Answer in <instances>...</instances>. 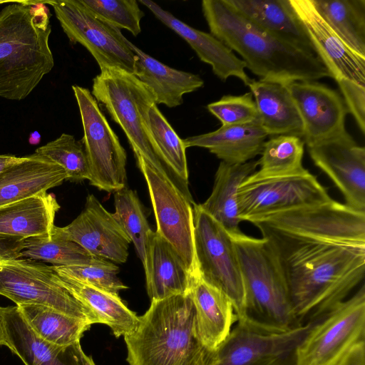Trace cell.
I'll return each instance as SVG.
<instances>
[{
	"label": "cell",
	"instance_id": "obj_43",
	"mask_svg": "<svg viewBox=\"0 0 365 365\" xmlns=\"http://www.w3.org/2000/svg\"><path fill=\"white\" fill-rule=\"evenodd\" d=\"M337 365H365V341L355 345Z\"/></svg>",
	"mask_w": 365,
	"mask_h": 365
},
{
	"label": "cell",
	"instance_id": "obj_6",
	"mask_svg": "<svg viewBox=\"0 0 365 365\" xmlns=\"http://www.w3.org/2000/svg\"><path fill=\"white\" fill-rule=\"evenodd\" d=\"M91 94L122 128L135 155L142 156L192 200L188 186L164 163L153 141L148 120L156 104L153 91L133 73L108 68L93 78Z\"/></svg>",
	"mask_w": 365,
	"mask_h": 365
},
{
	"label": "cell",
	"instance_id": "obj_42",
	"mask_svg": "<svg viewBox=\"0 0 365 365\" xmlns=\"http://www.w3.org/2000/svg\"><path fill=\"white\" fill-rule=\"evenodd\" d=\"M25 239L0 235V264L21 258Z\"/></svg>",
	"mask_w": 365,
	"mask_h": 365
},
{
	"label": "cell",
	"instance_id": "obj_16",
	"mask_svg": "<svg viewBox=\"0 0 365 365\" xmlns=\"http://www.w3.org/2000/svg\"><path fill=\"white\" fill-rule=\"evenodd\" d=\"M51 235L74 242L92 256L117 264L125 262L129 255L130 237L114 214L92 194L81 214L66 227L54 226Z\"/></svg>",
	"mask_w": 365,
	"mask_h": 365
},
{
	"label": "cell",
	"instance_id": "obj_2",
	"mask_svg": "<svg viewBox=\"0 0 365 365\" xmlns=\"http://www.w3.org/2000/svg\"><path fill=\"white\" fill-rule=\"evenodd\" d=\"M202 11L210 34L237 53L259 80L288 84L331 78L317 56L255 26L225 0H203Z\"/></svg>",
	"mask_w": 365,
	"mask_h": 365
},
{
	"label": "cell",
	"instance_id": "obj_46",
	"mask_svg": "<svg viewBox=\"0 0 365 365\" xmlns=\"http://www.w3.org/2000/svg\"><path fill=\"white\" fill-rule=\"evenodd\" d=\"M1 345H5V341H4L3 330H2L1 323H0V346Z\"/></svg>",
	"mask_w": 365,
	"mask_h": 365
},
{
	"label": "cell",
	"instance_id": "obj_38",
	"mask_svg": "<svg viewBox=\"0 0 365 365\" xmlns=\"http://www.w3.org/2000/svg\"><path fill=\"white\" fill-rule=\"evenodd\" d=\"M59 275L67 277L99 289L118 295L120 290L128 289L118 277L119 267L99 257H94L89 264L73 266H53Z\"/></svg>",
	"mask_w": 365,
	"mask_h": 365
},
{
	"label": "cell",
	"instance_id": "obj_21",
	"mask_svg": "<svg viewBox=\"0 0 365 365\" xmlns=\"http://www.w3.org/2000/svg\"><path fill=\"white\" fill-rule=\"evenodd\" d=\"M66 179L63 168L47 158L24 156L0 173V207L46 192Z\"/></svg>",
	"mask_w": 365,
	"mask_h": 365
},
{
	"label": "cell",
	"instance_id": "obj_11",
	"mask_svg": "<svg viewBox=\"0 0 365 365\" xmlns=\"http://www.w3.org/2000/svg\"><path fill=\"white\" fill-rule=\"evenodd\" d=\"M51 5L71 43H80L101 70L118 68L133 73L136 59L120 30L95 15L81 0L45 1Z\"/></svg>",
	"mask_w": 365,
	"mask_h": 365
},
{
	"label": "cell",
	"instance_id": "obj_5",
	"mask_svg": "<svg viewBox=\"0 0 365 365\" xmlns=\"http://www.w3.org/2000/svg\"><path fill=\"white\" fill-rule=\"evenodd\" d=\"M230 235L245 291L244 317L237 324L265 334L282 333L303 324L294 311L287 282L268 242L242 232Z\"/></svg>",
	"mask_w": 365,
	"mask_h": 365
},
{
	"label": "cell",
	"instance_id": "obj_26",
	"mask_svg": "<svg viewBox=\"0 0 365 365\" xmlns=\"http://www.w3.org/2000/svg\"><path fill=\"white\" fill-rule=\"evenodd\" d=\"M190 292L199 336L205 346L217 350L229 336L232 324L237 322L232 303L199 275L193 280Z\"/></svg>",
	"mask_w": 365,
	"mask_h": 365
},
{
	"label": "cell",
	"instance_id": "obj_36",
	"mask_svg": "<svg viewBox=\"0 0 365 365\" xmlns=\"http://www.w3.org/2000/svg\"><path fill=\"white\" fill-rule=\"evenodd\" d=\"M94 257L77 243L52 235L25 239L21 252V258L43 261L53 266L89 264Z\"/></svg>",
	"mask_w": 365,
	"mask_h": 365
},
{
	"label": "cell",
	"instance_id": "obj_29",
	"mask_svg": "<svg viewBox=\"0 0 365 365\" xmlns=\"http://www.w3.org/2000/svg\"><path fill=\"white\" fill-rule=\"evenodd\" d=\"M257 160L242 164L221 161L215 175L210 195L200 207L230 235L240 233L237 194L243 181L256 171Z\"/></svg>",
	"mask_w": 365,
	"mask_h": 365
},
{
	"label": "cell",
	"instance_id": "obj_14",
	"mask_svg": "<svg viewBox=\"0 0 365 365\" xmlns=\"http://www.w3.org/2000/svg\"><path fill=\"white\" fill-rule=\"evenodd\" d=\"M326 314L276 334L256 331L237 324L217 348L214 365H295L299 345Z\"/></svg>",
	"mask_w": 365,
	"mask_h": 365
},
{
	"label": "cell",
	"instance_id": "obj_23",
	"mask_svg": "<svg viewBox=\"0 0 365 365\" xmlns=\"http://www.w3.org/2000/svg\"><path fill=\"white\" fill-rule=\"evenodd\" d=\"M269 137L259 120L233 125L183 139L186 148H204L228 164H242L260 155Z\"/></svg>",
	"mask_w": 365,
	"mask_h": 365
},
{
	"label": "cell",
	"instance_id": "obj_44",
	"mask_svg": "<svg viewBox=\"0 0 365 365\" xmlns=\"http://www.w3.org/2000/svg\"><path fill=\"white\" fill-rule=\"evenodd\" d=\"M24 157H17L12 155H0V173L8 167L17 163L22 160Z\"/></svg>",
	"mask_w": 365,
	"mask_h": 365
},
{
	"label": "cell",
	"instance_id": "obj_37",
	"mask_svg": "<svg viewBox=\"0 0 365 365\" xmlns=\"http://www.w3.org/2000/svg\"><path fill=\"white\" fill-rule=\"evenodd\" d=\"M35 153L62 167L67 175L66 180L80 182L89 180L90 170L83 145L73 135L62 133L56 139L38 148Z\"/></svg>",
	"mask_w": 365,
	"mask_h": 365
},
{
	"label": "cell",
	"instance_id": "obj_17",
	"mask_svg": "<svg viewBox=\"0 0 365 365\" xmlns=\"http://www.w3.org/2000/svg\"><path fill=\"white\" fill-rule=\"evenodd\" d=\"M289 3L331 78L365 86V57L351 49L335 33L312 0H289Z\"/></svg>",
	"mask_w": 365,
	"mask_h": 365
},
{
	"label": "cell",
	"instance_id": "obj_8",
	"mask_svg": "<svg viewBox=\"0 0 365 365\" xmlns=\"http://www.w3.org/2000/svg\"><path fill=\"white\" fill-rule=\"evenodd\" d=\"M362 341H365L364 284L312 329L297 349L295 365H337Z\"/></svg>",
	"mask_w": 365,
	"mask_h": 365
},
{
	"label": "cell",
	"instance_id": "obj_13",
	"mask_svg": "<svg viewBox=\"0 0 365 365\" xmlns=\"http://www.w3.org/2000/svg\"><path fill=\"white\" fill-rule=\"evenodd\" d=\"M333 200L309 171L301 175L244 180L237 194L239 216L249 221L263 215Z\"/></svg>",
	"mask_w": 365,
	"mask_h": 365
},
{
	"label": "cell",
	"instance_id": "obj_40",
	"mask_svg": "<svg viewBox=\"0 0 365 365\" xmlns=\"http://www.w3.org/2000/svg\"><path fill=\"white\" fill-rule=\"evenodd\" d=\"M222 125L245 124L259 120L257 106L252 94L248 92L240 96L225 95L207 106Z\"/></svg>",
	"mask_w": 365,
	"mask_h": 365
},
{
	"label": "cell",
	"instance_id": "obj_20",
	"mask_svg": "<svg viewBox=\"0 0 365 365\" xmlns=\"http://www.w3.org/2000/svg\"><path fill=\"white\" fill-rule=\"evenodd\" d=\"M163 24L182 37L198 58L212 67L221 81L230 77L239 78L246 86L252 78L245 71L246 64L234 52L212 34L194 29L150 0H139Z\"/></svg>",
	"mask_w": 365,
	"mask_h": 365
},
{
	"label": "cell",
	"instance_id": "obj_47",
	"mask_svg": "<svg viewBox=\"0 0 365 365\" xmlns=\"http://www.w3.org/2000/svg\"><path fill=\"white\" fill-rule=\"evenodd\" d=\"M12 1H6V0H5V1H1V0H0V4H6V3H11V2H12Z\"/></svg>",
	"mask_w": 365,
	"mask_h": 365
},
{
	"label": "cell",
	"instance_id": "obj_19",
	"mask_svg": "<svg viewBox=\"0 0 365 365\" xmlns=\"http://www.w3.org/2000/svg\"><path fill=\"white\" fill-rule=\"evenodd\" d=\"M0 323L5 345L25 365H96L84 354L80 342L61 346L37 336L24 321L17 306L0 307Z\"/></svg>",
	"mask_w": 365,
	"mask_h": 365
},
{
	"label": "cell",
	"instance_id": "obj_28",
	"mask_svg": "<svg viewBox=\"0 0 365 365\" xmlns=\"http://www.w3.org/2000/svg\"><path fill=\"white\" fill-rule=\"evenodd\" d=\"M55 196L46 192L0 207V235L24 239L51 237L56 212Z\"/></svg>",
	"mask_w": 365,
	"mask_h": 365
},
{
	"label": "cell",
	"instance_id": "obj_12",
	"mask_svg": "<svg viewBox=\"0 0 365 365\" xmlns=\"http://www.w3.org/2000/svg\"><path fill=\"white\" fill-rule=\"evenodd\" d=\"M135 156L148 185L157 224L155 232L173 247L195 279L198 272L191 205L194 201L190 200L142 156Z\"/></svg>",
	"mask_w": 365,
	"mask_h": 365
},
{
	"label": "cell",
	"instance_id": "obj_1",
	"mask_svg": "<svg viewBox=\"0 0 365 365\" xmlns=\"http://www.w3.org/2000/svg\"><path fill=\"white\" fill-rule=\"evenodd\" d=\"M248 222L269 244L305 323L344 301L365 274V211L334 200Z\"/></svg>",
	"mask_w": 365,
	"mask_h": 365
},
{
	"label": "cell",
	"instance_id": "obj_30",
	"mask_svg": "<svg viewBox=\"0 0 365 365\" xmlns=\"http://www.w3.org/2000/svg\"><path fill=\"white\" fill-rule=\"evenodd\" d=\"M56 279L73 297L93 312L100 319L101 324L108 325L117 338L130 334L137 327L138 317L128 308L118 295L56 272Z\"/></svg>",
	"mask_w": 365,
	"mask_h": 365
},
{
	"label": "cell",
	"instance_id": "obj_15",
	"mask_svg": "<svg viewBox=\"0 0 365 365\" xmlns=\"http://www.w3.org/2000/svg\"><path fill=\"white\" fill-rule=\"evenodd\" d=\"M314 164L343 195L348 206L365 211V148L344 132L307 145Z\"/></svg>",
	"mask_w": 365,
	"mask_h": 365
},
{
	"label": "cell",
	"instance_id": "obj_27",
	"mask_svg": "<svg viewBox=\"0 0 365 365\" xmlns=\"http://www.w3.org/2000/svg\"><path fill=\"white\" fill-rule=\"evenodd\" d=\"M128 44L136 56L133 74L153 91L156 105L178 106L183 102V95L203 86L204 81L198 75L168 66L130 41Z\"/></svg>",
	"mask_w": 365,
	"mask_h": 365
},
{
	"label": "cell",
	"instance_id": "obj_33",
	"mask_svg": "<svg viewBox=\"0 0 365 365\" xmlns=\"http://www.w3.org/2000/svg\"><path fill=\"white\" fill-rule=\"evenodd\" d=\"M335 33L365 57V0H312Z\"/></svg>",
	"mask_w": 365,
	"mask_h": 365
},
{
	"label": "cell",
	"instance_id": "obj_22",
	"mask_svg": "<svg viewBox=\"0 0 365 365\" xmlns=\"http://www.w3.org/2000/svg\"><path fill=\"white\" fill-rule=\"evenodd\" d=\"M225 1L241 16L259 28L303 51L317 56L289 0H225Z\"/></svg>",
	"mask_w": 365,
	"mask_h": 365
},
{
	"label": "cell",
	"instance_id": "obj_35",
	"mask_svg": "<svg viewBox=\"0 0 365 365\" xmlns=\"http://www.w3.org/2000/svg\"><path fill=\"white\" fill-rule=\"evenodd\" d=\"M148 127L156 150L167 167L188 185L186 148L182 140L153 105L148 111Z\"/></svg>",
	"mask_w": 365,
	"mask_h": 365
},
{
	"label": "cell",
	"instance_id": "obj_25",
	"mask_svg": "<svg viewBox=\"0 0 365 365\" xmlns=\"http://www.w3.org/2000/svg\"><path fill=\"white\" fill-rule=\"evenodd\" d=\"M247 86L259 123L269 136L293 135L302 138L303 123L287 84L252 79Z\"/></svg>",
	"mask_w": 365,
	"mask_h": 365
},
{
	"label": "cell",
	"instance_id": "obj_39",
	"mask_svg": "<svg viewBox=\"0 0 365 365\" xmlns=\"http://www.w3.org/2000/svg\"><path fill=\"white\" fill-rule=\"evenodd\" d=\"M95 15L120 30L136 36L141 32L140 21L145 14L136 0H81Z\"/></svg>",
	"mask_w": 365,
	"mask_h": 365
},
{
	"label": "cell",
	"instance_id": "obj_7",
	"mask_svg": "<svg viewBox=\"0 0 365 365\" xmlns=\"http://www.w3.org/2000/svg\"><path fill=\"white\" fill-rule=\"evenodd\" d=\"M194 244L198 275L232 302L237 323L244 317L245 291L229 233L200 204L193 203Z\"/></svg>",
	"mask_w": 365,
	"mask_h": 365
},
{
	"label": "cell",
	"instance_id": "obj_4",
	"mask_svg": "<svg viewBox=\"0 0 365 365\" xmlns=\"http://www.w3.org/2000/svg\"><path fill=\"white\" fill-rule=\"evenodd\" d=\"M50 14L43 1H13L0 11V97L26 98L53 68Z\"/></svg>",
	"mask_w": 365,
	"mask_h": 365
},
{
	"label": "cell",
	"instance_id": "obj_24",
	"mask_svg": "<svg viewBox=\"0 0 365 365\" xmlns=\"http://www.w3.org/2000/svg\"><path fill=\"white\" fill-rule=\"evenodd\" d=\"M144 270L151 301L188 293L195 279L173 247L155 232Z\"/></svg>",
	"mask_w": 365,
	"mask_h": 365
},
{
	"label": "cell",
	"instance_id": "obj_3",
	"mask_svg": "<svg viewBox=\"0 0 365 365\" xmlns=\"http://www.w3.org/2000/svg\"><path fill=\"white\" fill-rule=\"evenodd\" d=\"M135 329L124 336L129 365H214L217 350L197 332L191 292L152 300Z\"/></svg>",
	"mask_w": 365,
	"mask_h": 365
},
{
	"label": "cell",
	"instance_id": "obj_41",
	"mask_svg": "<svg viewBox=\"0 0 365 365\" xmlns=\"http://www.w3.org/2000/svg\"><path fill=\"white\" fill-rule=\"evenodd\" d=\"M348 113L352 115L361 132H365V86L353 81H336Z\"/></svg>",
	"mask_w": 365,
	"mask_h": 365
},
{
	"label": "cell",
	"instance_id": "obj_9",
	"mask_svg": "<svg viewBox=\"0 0 365 365\" xmlns=\"http://www.w3.org/2000/svg\"><path fill=\"white\" fill-rule=\"evenodd\" d=\"M72 89L81 117L90 185L115 192L127 186L126 152L91 91L76 85Z\"/></svg>",
	"mask_w": 365,
	"mask_h": 365
},
{
	"label": "cell",
	"instance_id": "obj_31",
	"mask_svg": "<svg viewBox=\"0 0 365 365\" xmlns=\"http://www.w3.org/2000/svg\"><path fill=\"white\" fill-rule=\"evenodd\" d=\"M34 333L41 339L61 346L80 342L91 324L55 309L38 304L17 306Z\"/></svg>",
	"mask_w": 365,
	"mask_h": 365
},
{
	"label": "cell",
	"instance_id": "obj_34",
	"mask_svg": "<svg viewBox=\"0 0 365 365\" xmlns=\"http://www.w3.org/2000/svg\"><path fill=\"white\" fill-rule=\"evenodd\" d=\"M114 205L113 214L133 243L145 269L155 232L148 222L140 201L135 192L126 186L114 192Z\"/></svg>",
	"mask_w": 365,
	"mask_h": 365
},
{
	"label": "cell",
	"instance_id": "obj_18",
	"mask_svg": "<svg viewBox=\"0 0 365 365\" xmlns=\"http://www.w3.org/2000/svg\"><path fill=\"white\" fill-rule=\"evenodd\" d=\"M287 87L302 118V139L307 145L346 130L348 111L336 91L312 81H294Z\"/></svg>",
	"mask_w": 365,
	"mask_h": 365
},
{
	"label": "cell",
	"instance_id": "obj_45",
	"mask_svg": "<svg viewBox=\"0 0 365 365\" xmlns=\"http://www.w3.org/2000/svg\"><path fill=\"white\" fill-rule=\"evenodd\" d=\"M41 140L40 135L36 132H34L31 134L29 138V142L31 144H37Z\"/></svg>",
	"mask_w": 365,
	"mask_h": 365
},
{
	"label": "cell",
	"instance_id": "obj_32",
	"mask_svg": "<svg viewBox=\"0 0 365 365\" xmlns=\"http://www.w3.org/2000/svg\"><path fill=\"white\" fill-rule=\"evenodd\" d=\"M304 142L299 136L279 135L264 142L261 157L257 160L259 169L245 180L301 175L309 172L303 166Z\"/></svg>",
	"mask_w": 365,
	"mask_h": 365
},
{
	"label": "cell",
	"instance_id": "obj_10",
	"mask_svg": "<svg viewBox=\"0 0 365 365\" xmlns=\"http://www.w3.org/2000/svg\"><path fill=\"white\" fill-rule=\"evenodd\" d=\"M0 294L16 306L38 304L93 324L100 319L56 279L52 266L29 259L0 264Z\"/></svg>",
	"mask_w": 365,
	"mask_h": 365
}]
</instances>
